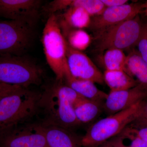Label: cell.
Returning <instances> with one entry per match:
<instances>
[{"mask_svg":"<svg viewBox=\"0 0 147 147\" xmlns=\"http://www.w3.org/2000/svg\"><path fill=\"white\" fill-rule=\"evenodd\" d=\"M41 3L39 0H0V17L34 23Z\"/></svg>","mask_w":147,"mask_h":147,"instance_id":"7c38bea8","label":"cell"},{"mask_svg":"<svg viewBox=\"0 0 147 147\" xmlns=\"http://www.w3.org/2000/svg\"><path fill=\"white\" fill-rule=\"evenodd\" d=\"M127 56L123 50L110 49L105 51L103 61L105 70H124Z\"/></svg>","mask_w":147,"mask_h":147,"instance_id":"d6986e66","label":"cell"},{"mask_svg":"<svg viewBox=\"0 0 147 147\" xmlns=\"http://www.w3.org/2000/svg\"><path fill=\"white\" fill-rule=\"evenodd\" d=\"M66 57L69 70L73 78L100 85L105 84L103 74L91 60L82 51L69 46L67 42Z\"/></svg>","mask_w":147,"mask_h":147,"instance_id":"30bf717a","label":"cell"},{"mask_svg":"<svg viewBox=\"0 0 147 147\" xmlns=\"http://www.w3.org/2000/svg\"><path fill=\"white\" fill-rule=\"evenodd\" d=\"M128 125L136 127H147V98L141 101L136 117Z\"/></svg>","mask_w":147,"mask_h":147,"instance_id":"7402d4cb","label":"cell"},{"mask_svg":"<svg viewBox=\"0 0 147 147\" xmlns=\"http://www.w3.org/2000/svg\"><path fill=\"white\" fill-rule=\"evenodd\" d=\"M43 71L21 56H0V83L28 88L42 82Z\"/></svg>","mask_w":147,"mask_h":147,"instance_id":"8992f818","label":"cell"},{"mask_svg":"<svg viewBox=\"0 0 147 147\" xmlns=\"http://www.w3.org/2000/svg\"><path fill=\"white\" fill-rule=\"evenodd\" d=\"M41 93L0 83V131L31 122L39 115Z\"/></svg>","mask_w":147,"mask_h":147,"instance_id":"6da1fadb","label":"cell"},{"mask_svg":"<svg viewBox=\"0 0 147 147\" xmlns=\"http://www.w3.org/2000/svg\"><path fill=\"white\" fill-rule=\"evenodd\" d=\"M125 139L120 135L108 139L98 147H128L124 143Z\"/></svg>","mask_w":147,"mask_h":147,"instance_id":"d4e9b609","label":"cell"},{"mask_svg":"<svg viewBox=\"0 0 147 147\" xmlns=\"http://www.w3.org/2000/svg\"><path fill=\"white\" fill-rule=\"evenodd\" d=\"M136 46L139 55L147 63V22L144 23L142 33Z\"/></svg>","mask_w":147,"mask_h":147,"instance_id":"cb8c5ba5","label":"cell"},{"mask_svg":"<svg viewBox=\"0 0 147 147\" xmlns=\"http://www.w3.org/2000/svg\"><path fill=\"white\" fill-rule=\"evenodd\" d=\"M63 34L69 46L82 52L86 50L91 42L89 35L82 29H71Z\"/></svg>","mask_w":147,"mask_h":147,"instance_id":"ffe728a7","label":"cell"},{"mask_svg":"<svg viewBox=\"0 0 147 147\" xmlns=\"http://www.w3.org/2000/svg\"><path fill=\"white\" fill-rule=\"evenodd\" d=\"M71 6L82 7L91 17L100 14L106 7L101 0H70Z\"/></svg>","mask_w":147,"mask_h":147,"instance_id":"44dd1931","label":"cell"},{"mask_svg":"<svg viewBox=\"0 0 147 147\" xmlns=\"http://www.w3.org/2000/svg\"><path fill=\"white\" fill-rule=\"evenodd\" d=\"M147 98V86L139 84L124 90L110 92L104 102L103 111L108 116L123 111Z\"/></svg>","mask_w":147,"mask_h":147,"instance_id":"8fae6325","label":"cell"},{"mask_svg":"<svg viewBox=\"0 0 147 147\" xmlns=\"http://www.w3.org/2000/svg\"><path fill=\"white\" fill-rule=\"evenodd\" d=\"M104 101L88 100L84 97L79 99L74 105V113L80 124L91 122L103 111Z\"/></svg>","mask_w":147,"mask_h":147,"instance_id":"9a60e30c","label":"cell"},{"mask_svg":"<svg viewBox=\"0 0 147 147\" xmlns=\"http://www.w3.org/2000/svg\"><path fill=\"white\" fill-rule=\"evenodd\" d=\"M41 125L48 147H82V137L72 130L56 125Z\"/></svg>","mask_w":147,"mask_h":147,"instance_id":"4fadbf2b","label":"cell"},{"mask_svg":"<svg viewBox=\"0 0 147 147\" xmlns=\"http://www.w3.org/2000/svg\"><path fill=\"white\" fill-rule=\"evenodd\" d=\"M82 97L64 82L56 81L41 93L39 115L43 117L40 122L72 130L81 125L75 116L74 105Z\"/></svg>","mask_w":147,"mask_h":147,"instance_id":"7a4b0ae2","label":"cell"},{"mask_svg":"<svg viewBox=\"0 0 147 147\" xmlns=\"http://www.w3.org/2000/svg\"><path fill=\"white\" fill-rule=\"evenodd\" d=\"M64 83L82 97L88 100L105 101L108 94L98 88L94 83L88 80L75 79L71 76Z\"/></svg>","mask_w":147,"mask_h":147,"instance_id":"2e32d148","label":"cell"},{"mask_svg":"<svg viewBox=\"0 0 147 147\" xmlns=\"http://www.w3.org/2000/svg\"><path fill=\"white\" fill-rule=\"evenodd\" d=\"M144 23L139 15L94 35L95 51L102 53L110 49L132 50L139 40Z\"/></svg>","mask_w":147,"mask_h":147,"instance_id":"277c9868","label":"cell"},{"mask_svg":"<svg viewBox=\"0 0 147 147\" xmlns=\"http://www.w3.org/2000/svg\"><path fill=\"white\" fill-rule=\"evenodd\" d=\"M42 45L48 65L56 81L64 82L71 77L67 62V42L55 14L49 16L42 32Z\"/></svg>","mask_w":147,"mask_h":147,"instance_id":"3957f363","label":"cell"},{"mask_svg":"<svg viewBox=\"0 0 147 147\" xmlns=\"http://www.w3.org/2000/svg\"><path fill=\"white\" fill-rule=\"evenodd\" d=\"M142 101L91 125L81 138L82 147H98L119 134L135 118Z\"/></svg>","mask_w":147,"mask_h":147,"instance_id":"5b68a950","label":"cell"},{"mask_svg":"<svg viewBox=\"0 0 147 147\" xmlns=\"http://www.w3.org/2000/svg\"><path fill=\"white\" fill-rule=\"evenodd\" d=\"M125 139L130 141L128 147H147V141L137 137H130Z\"/></svg>","mask_w":147,"mask_h":147,"instance_id":"484cf974","label":"cell"},{"mask_svg":"<svg viewBox=\"0 0 147 147\" xmlns=\"http://www.w3.org/2000/svg\"><path fill=\"white\" fill-rule=\"evenodd\" d=\"M104 5L107 7L119 6L127 3V0H101Z\"/></svg>","mask_w":147,"mask_h":147,"instance_id":"4316f807","label":"cell"},{"mask_svg":"<svg viewBox=\"0 0 147 147\" xmlns=\"http://www.w3.org/2000/svg\"><path fill=\"white\" fill-rule=\"evenodd\" d=\"M103 74L104 82L110 88V92L129 89L139 84L124 70H105Z\"/></svg>","mask_w":147,"mask_h":147,"instance_id":"ac0fdd59","label":"cell"},{"mask_svg":"<svg viewBox=\"0 0 147 147\" xmlns=\"http://www.w3.org/2000/svg\"><path fill=\"white\" fill-rule=\"evenodd\" d=\"M119 135L125 139L134 137L147 141V127H136L128 125Z\"/></svg>","mask_w":147,"mask_h":147,"instance_id":"603a6c76","label":"cell"},{"mask_svg":"<svg viewBox=\"0 0 147 147\" xmlns=\"http://www.w3.org/2000/svg\"><path fill=\"white\" fill-rule=\"evenodd\" d=\"M34 23L20 20L0 21V56H21L34 38Z\"/></svg>","mask_w":147,"mask_h":147,"instance_id":"52a82bcc","label":"cell"},{"mask_svg":"<svg viewBox=\"0 0 147 147\" xmlns=\"http://www.w3.org/2000/svg\"><path fill=\"white\" fill-rule=\"evenodd\" d=\"M58 23L63 34L71 29L88 28L91 17L85 9L79 7L71 6L58 16Z\"/></svg>","mask_w":147,"mask_h":147,"instance_id":"5bb4252c","label":"cell"},{"mask_svg":"<svg viewBox=\"0 0 147 147\" xmlns=\"http://www.w3.org/2000/svg\"><path fill=\"white\" fill-rule=\"evenodd\" d=\"M0 147H48L40 122L28 123L0 131Z\"/></svg>","mask_w":147,"mask_h":147,"instance_id":"ba28073f","label":"cell"},{"mask_svg":"<svg viewBox=\"0 0 147 147\" xmlns=\"http://www.w3.org/2000/svg\"><path fill=\"white\" fill-rule=\"evenodd\" d=\"M144 3L141 2L107 7L100 14L91 17L88 28L94 35L110 27L134 18L144 12Z\"/></svg>","mask_w":147,"mask_h":147,"instance_id":"9c48e42d","label":"cell"},{"mask_svg":"<svg viewBox=\"0 0 147 147\" xmlns=\"http://www.w3.org/2000/svg\"><path fill=\"white\" fill-rule=\"evenodd\" d=\"M124 71L136 79L139 84L147 86V63L142 59L137 50L134 48L127 56Z\"/></svg>","mask_w":147,"mask_h":147,"instance_id":"e0dca14e","label":"cell"},{"mask_svg":"<svg viewBox=\"0 0 147 147\" xmlns=\"http://www.w3.org/2000/svg\"><path fill=\"white\" fill-rule=\"evenodd\" d=\"M144 13H145V16L147 17V1L144 3Z\"/></svg>","mask_w":147,"mask_h":147,"instance_id":"83f0119b","label":"cell"}]
</instances>
